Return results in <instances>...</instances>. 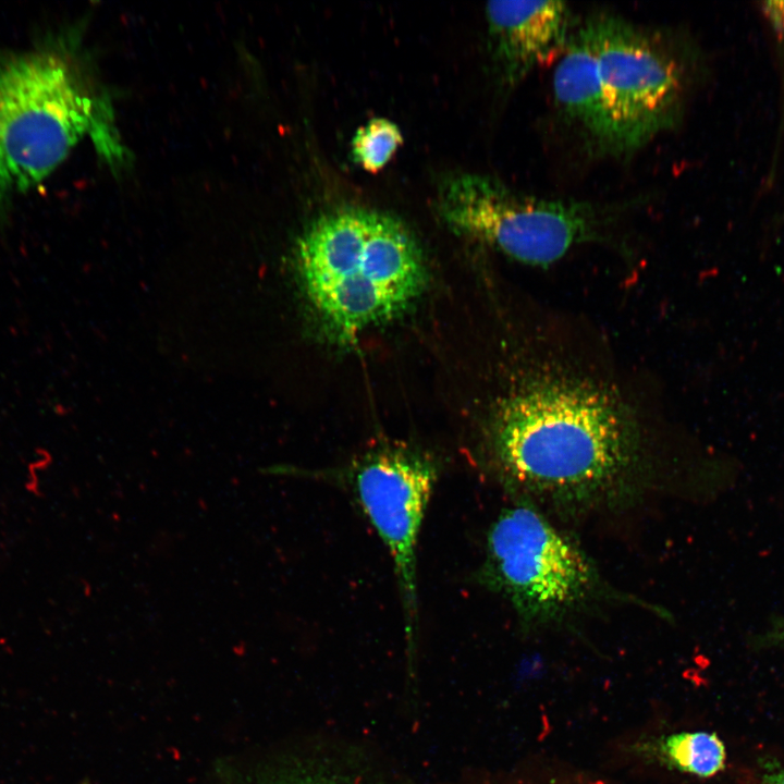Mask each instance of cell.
Segmentation results:
<instances>
[{
	"label": "cell",
	"instance_id": "obj_1",
	"mask_svg": "<svg viewBox=\"0 0 784 784\" xmlns=\"http://www.w3.org/2000/svg\"><path fill=\"white\" fill-rule=\"evenodd\" d=\"M639 438L635 412L615 385L549 355H531L490 427L501 477L551 500H588L613 488L635 464Z\"/></svg>",
	"mask_w": 784,
	"mask_h": 784
},
{
	"label": "cell",
	"instance_id": "obj_2",
	"mask_svg": "<svg viewBox=\"0 0 784 784\" xmlns=\"http://www.w3.org/2000/svg\"><path fill=\"white\" fill-rule=\"evenodd\" d=\"M296 259L310 304L341 341L400 314L426 283L422 255L409 231L366 208L321 213L298 240Z\"/></svg>",
	"mask_w": 784,
	"mask_h": 784
},
{
	"label": "cell",
	"instance_id": "obj_3",
	"mask_svg": "<svg viewBox=\"0 0 784 784\" xmlns=\"http://www.w3.org/2000/svg\"><path fill=\"white\" fill-rule=\"evenodd\" d=\"M110 107L61 45L0 50V210L45 181L89 135L119 157Z\"/></svg>",
	"mask_w": 784,
	"mask_h": 784
},
{
	"label": "cell",
	"instance_id": "obj_4",
	"mask_svg": "<svg viewBox=\"0 0 784 784\" xmlns=\"http://www.w3.org/2000/svg\"><path fill=\"white\" fill-rule=\"evenodd\" d=\"M438 211L460 233L515 260L547 266L593 236L604 209L525 194L487 175L460 174L440 186Z\"/></svg>",
	"mask_w": 784,
	"mask_h": 784
},
{
	"label": "cell",
	"instance_id": "obj_5",
	"mask_svg": "<svg viewBox=\"0 0 784 784\" xmlns=\"http://www.w3.org/2000/svg\"><path fill=\"white\" fill-rule=\"evenodd\" d=\"M479 581L523 618H554L584 603L597 586L585 554L529 505L504 509L492 523Z\"/></svg>",
	"mask_w": 784,
	"mask_h": 784
},
{
	"label": "cell",
	"instance_id": "obj_6",
	"mask_svg": "<svg viewBox=\"0 0 784 784\" xmlns=\"http://www.w3.org/2000/svg\"><path fill=\"white\" fill-rule=\"evenodd\" d=\"M588 21L612 123L613 155H627L677 122L681 70L661 42L626 20L600 15Z\"/></svg>",
	"mask_w": 784,
	"mask_h": 784
},
{
	"label": "cell",
	"instance_id": "obj_7",
	"mask_svg": "<svg viewBox=\"0 0 784 784\" xmlns=\"http://www.w3.org/2000/svg\"><path fill=\"white\" fill-rule=\"evenodd\" d=\"M438 473L422 453L384 448L354 462L338 479L392 559L411 657L418 626L417 544Z\"/></svg>",
	"mask_w": 784,
	"mask_h": 784
},
{
	"label": "cell",
	"instance_id": "obj_8",
	"mask_svg": "<svg viewBox=\"0 0 784 784\" xmlns=\"http://www.w3.org/2000/svg\"><path fill=\"white\" fill-rule=\"evenodd\" d=\"M490 50L506 87L561 56L571 37V10L560 1H491L486 5Z\"/></svg>",
	"mask_w": 784,
	"mask_h": 784
},
{
	"label": "cell",
	"instance_id": "obj_9",
	"mask_svg": "<svg viewBox=\"0 0 784 784\" xmlns=\"http://www.w3.org/2000/svg\"><path fill=\"white\" fill-rule=\"evenodd\" d=\"M559 109L600 149L613 155V130L598 71L589 21L566 44L552 77Z\"/></svg>",
	"mask_w": 784,
	"mask_h": 784
},
{
	"label": "cell",
	"instance_id": "obj_10",
	"mask_svg": "<svg viewBox=\"0 0 784 784\" xmlns=\"http://www.w3.org/2000/svg\"><path fill=\"white\" fill-rule=\"evenodd\" d=\"M219 784H360V782L347 774L322 768V764L289 758L224 772Z\"/></svg>",
	"mask_w": 784,
	"mask_h": 784
},
{
	"label": "cell",
	"instance_id": "obj_11",
	"mask_svg": "<svg viewBox=\"0 0 784 784\" xmlns=\"http://www.w3.org/2000/svg\"><path fill=\"white\" fill-rule=\"evenodd\" d=\"M665 752L675 767L702 777L719 773L726 760L722 739L709 732L675 734L666 740Z\"/></svg>",
	"mask_w": 784,
	"mask_h": 784
},
{
	"label": "cell",
	"instance_id": "obj_12",
	"mask_svg": "<svg viewBox=\"0 0 784 784\" xmlns=\"http://www.w3.org/2000/svg\"><path fill=\"white\" fill-rule=\"evenodd\" d=\"M402 142L396 124L376 118L357 130L352 140V155L363 169L376 173L388 163Z\"/></svg>",
	"mask_w": 784,
	"mask_h": 784
},
{
	"label": "cell",
	"instance_id": "obj_13",
	"mask_svg": "<svg viewBox=\"0 0 784 784\" xmlns=\"http://www.w3.org/2000/svg\"><path fill=\"white\" fill-rule=\"evenodd\" d=\"M761 11L777 39L784 45V1H763L761 3Z\"/></svg>",
	"mask_w": 784,
	"mask_h": 784
},
{
	"label": "cell",
	"instance_id": "obj_14",
	"mask_svg": "<svg viewBox=\"0 0 784 784\" xmlns=\"http://www.w3.org/2000/svg\"><path fill=\"white\" fill-rule=\"evenodd\" d=\"M761 779L763 784H784V767L776 761H767Z\"/></svg>",
	"mask_w": 784,
	"mask_h": 784
},
{
	"label": "cell",
	"instance_id": "obj_15",
	"mask_svg": "<svg viewBox=\"0 0 784 784\" xmlns=\"http://www.w3.org/2000/svg\"><path fill=\"white\" fill-rule=\"evenodd\" d=\"M762 638L763 644L784 647V618L776 621Z\"/></svg>",
	"mask_w": 784,
	"mask_h": 784
}]
</instances>
